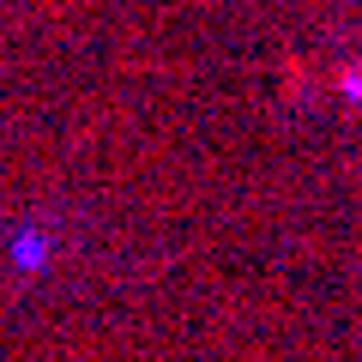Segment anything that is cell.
Masks as SVG:
<instances>
[{"instance_id":"cell-1","label":"cell","mask_w":362,"mask_h":362,"mask_svg":"<svg viewBox=\"0 0 362 362\" xmlns=\"http://www.w3.org/2000/svg\"><path fill=\"white\" fill-rule=\"evenodd\" d=\"M338 90H344V97H362V73H356V66H350V73L338 78Z\"/></svg>"}]
</instances>
